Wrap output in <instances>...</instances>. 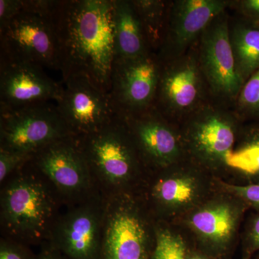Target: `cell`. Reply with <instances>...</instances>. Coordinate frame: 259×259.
I'll use <instances>...</instances> for the list:
<instances>
[{
    "mask_svg": "<svg viewBox=\"0 0 259 259\" xmlns=\"http://www.w3.org/2000/svg\"><path fill=\"white\" fill-rule=\"evenodd\" d=\"M113 0L60 1L56 19L62 79L81 74L108 92L114 61Z\"/></svg>",
    "mask_w": 259,
    "mask_h": 259,
    "instance_id": "obj_1",
    "label": "cell"
},
{
    "mask_svg": "<svg viewBox=\"0 0 259 259\" xmlns=\"http://www.w3.org/2000/svg\"><path fill=\"white\" fill-rule=\"evenodd\" d=\"M59 3L24 1L23 10L0 30V59L60 71V40L56 19Z\"/></svg>",
    "mask_w": 259,
    "mask_h": 259,
    "instance_id": "obj_2",
    "label": "cell"
},
{
    "mask_svg": "<svg viewBox=\"0 0 259 259\" xmlns=\"http://www.w3.org/2000/svg\"><path fill=\"white\" fill-rule=\"evenodd\" d=\"M90 170L107 185H125L141 161L125 121L116 115L96 132L76 137Z\"/></svg>",
    "mask_w": 259,
    "mask_h": 259,
    "instance_id": "obj_3",
    "label": "cell"
},
{
    "mask_svg": "<svg viewBox=\"0 0 259 259\" xmlns=\"http://www.w3.org/2000/svg\"><path fill=\"white\" fill-rule=\"evenodd\" d=\"M248 206L231 194L209 197L183 216L199 250L212 259H228Z\"/></svg>",
    "mask_w": 259,
    "mask_h": 259,
    "instance_id": "obj_4",
    "label": "cell"
},
{
    "mask_svg": "<svg viewBox=\"0 0 259 259\" xmlns=\"http://www.w3.org/2000/svg\"><path fill=\"white\" fill-rule=\"evenodd\" d=\"M0 148L31 156L48 145L74 136L51 102L17 109L0 107Z\"/></svg>",
    "mask_w": 259,
    "mask_h": 259,
    "instance_id": "obj_5",
    "label": "cell"
},
{
    "mask_svg": "<svg viewBox=\"0 0 259 259\" xmlns=\"http://www.w3.org/2000/svg\"><path fill=\"white\" fill-rule=\"evenodd\" d=\"M237 131L231 114L217 107H199L192 112L182 135L185 152L204 171L227 168L226 157L233 150Z\"/></svg>",
    "mask_w": 259,
    "mask_h": 259,
    "instance_id": "obj_6",
    "label": "cell"
},
{
    "mask_svg": "<svg viewBox=\"0 0 259 259\" xmlns=\"http://www.w3.org/2000/svg\"><path fill=\"white\" fill-rule=\"evenodd\" d=\"M55 104L76 137L96 132L117 115L108 92L85 75L62 79V90Z\"/></svg>",
    "mask_w": 259,
    "mask_h": 259,
    "instance_id": "obj_7",
    "label": "cell"
},
{
    "mask_svg": "<svg viewBox=\"0 0 259 259\" xmlns=\"http://www.w3.org/2000/svg\"><path fill=\"white\" fill-rule=\"evenodd\" d=\"M161 68L159 57L153 52L114 62L109 94L116 115H136L153 108Z\"/></svg>",
    "mask_w": 259,
    "mask_h": 259,
    "instance_id": "obj_8",
    "label": "cell"
},
{
    "mask_svg": "<svg viewBox=\"0 0 259 259\" xmlns=\"http://www.w3.org/2000/svg\"><path fill=\"white\" fill-rule=\"evenodd\" d=\"M149 240L147 225L134 201L114 199L104 215L100 259H151Z\"/></svg>",
    "mask_w": 259,
    "mask_h": 259,
    "instance_id": "obj_9",
    "label": "cell"
},
{
    "mask_svg": "<svg viewBox=\"0 0 259 259\" xmlns=\"http://www.w3.org/2000/svg\"><path fill=\"white\" fill-rule=\"evenodd\" d=\"M53 214V201L41 182L32 177L16 179L2 198V216L12 233L28 238L44 234Z\"/></svg>",
    "mask_w": 259,
    "mask_h": 259,
    "instance_id": "obj_10",
    "label": "cell"
},
{
    "mask_svg": "<svg viewBox=\"0 0 259 259\" xmlns=\"http://www.w3.org/2000/svg\"><path fill=\"white\" fill-rule=\"evenodd\" d=\"M198 59L213 95L223 100L238 97L244 82L236 72L226 13L213 19L201 34Z\"/></svg>",
    "mask_w": 259,
    "mask_h": 259,
    "instance_id": "obj_11",
    "label": "cell"
},
{
    "mask_svg": "<svg viewBox=\"0 0 259 259\" xmlns=\"http://www.w3.org/2000/svg\"><path fill=\"white\" fill-rule=\"evenodd\" d=\"M160 61L161 74L153 108L164 117L195 111L206 83L198 56L194 53Z\"/></svg>",
    "mask_w": 259,
    "mask_h": 259,
    "instance_id": "obj_12",
    "label": "cell"
},
{
    "mask_svg": "<svg viewBox=\"0 0 259 259\" xmlns=\"http://www.w3.org/2000/svg\"><path fill=\"white\" fill-rule=\"evenodd\" d=\"M121 117L125 121L141 161L163 169L180 163L185 152L182 136L155 109Z\"/></svg>",
    "mask_w": 259,
    "mask_h": 259,
    "instance_id": "obj_13",
    "label": "cell"
},
{
    "mask_svg": "<svg viewBox=\"0 0 259 259\" xmlns=\"http://www.w3.org/2000/svg\"><path fill=\"white\" fill-rule=\"evenodd\" d=\"M62 90L45 69L30 63L0 59V107L17 109L56 102Z\"/></svg>",
    "mask_w": 259,
    "mask_h": 259,
    "instance_id": "obj_14",
    "label": "cell"
},
{
    "mask_svg": "<svg viewBox=\"0 0 259 259\" xmlns=\"http://www.w3.org/2000/svg\"><path fill=\"white\" fill-rule=\"evenodd\" d=\"M180 165V162L163 168L151 189L153 202L170 217L182 218L209 197L211 183L204 170L197 165Z\"/></svg>",
    "mask_w": 259,
    "mask_h": 259,
    "instance_id": "obj_15",
    "label": "cell"
},
{
    "mask_svg": "<svg viewBox=\"0 0 259 259\" xmlns=\"http://www.w3.org/2000/svg\"><path fill=\"white\" fill-rule=\"evenodd\" d=\"M224 0H178L171 3L166 36L158 57L170 60L183 55L213 19L225 13Z\"/></svg>",
    "mask_w": 259,
    "mask_h": 259,
    "instance_id": "obj_16",
    "label": "cell"
},
{
    "mask_svg": "<svg viewBox=\"0 0 259 259\" xmlns=\"http://www.w3.org/2000/svg\"><path fill=\"white\" fill-rule=\"evenodd\" d=\"M30 160L61 192L79 193L88 188L91 170L75 136L48 145Z\"/></svg>",
    "mask_w": 259,
    "mask_h": 259,
    "instance_id": "obj_17",
    "label": "cell"
},
{
    "mask_svg": "<svg viewBox=\"0 0 259 259\" xmlns=\"http://www.w3.org/2000/svg\"><path fill=\"white\" fill-rule=\"evenodd\" d=\"M102 223L93 207L69 213L58 227V248L68 259H100Z\"/></svg>",
    "mask_w": 259,
    "mask_h": 259,
    "instance_id": "obj_18",
    "label": "cell"
},
{
    "mask_svg": "<svg viewBox=\"0 0 259 259\" xmlns=\"http://www.w3.org/2000/svg\"><path fill=\"white\" fill-rule=\"evenodd\" d=\"M115 61L129 60L152 52L132 1L113 0Z\"/></svg>",
    "mask_w": 259,
    "mask_h": 259,
    "instance_id": "obj_19",
    "label": "cell"
},
{
    "mask_svg": "<svg viewBox=\"0 0 259 259\" xmlns=\"http://www.w3.org/2000/svg\"><path fill=\"white\" fill-rule=\"evenodd\" d=\"M237 74L243 82L259 69V28L244 22L229 26Z\"/></svg>",
    "mask_w": 259,
    "mask_h": 259,
    "instance_id": "obj_20",
    "label": "cell"
},
{
    "mask_svg": "<svg viewBox=\"0 0 259 259\" xmlns=\"http://www.w3.org/2000/svg\"><path fill=\"white\" fill-rule=\"evenodd\" d=\"M150 50H161L166 36L169 3L160 0H131Z\"/></svg>",
    "mask_w": 259,
    "mask_h": 259,
    "instance_id": "obj_21",
    "label": "cell"
},
{
    "mask_svg": "<svg viewBox=\"0 0 259 259\" xmlns=\"http://www.w3.org/2000/svg\"><path fill=\"white\" fill-rule=\"evenodd\" d=\"M227 168L239 172L250 181L259 184V138L250 140L227 156Z\"/></svg>",
    "mask_w": 259,
    "mask_h": 259,
    "instance_id": "obj_22",
    "label": "cell"
},
{
    "mask_svg": "<svg viewBox=\"0 0 259 259\" xmlns=\"http://www.w3.org/2000/svg\"><path fill=\"white\" fill-rule=\"evenodd\" d=\"M185 240L178 233L167 228H158L151 259H187Z\"/></svg>",
    "mask_w": 259,
    "mask_h": 259,
    "instance_id": "obj_23",
    "label": "cell"
},
{
    "mask_svg": "<svg viewBox=\"0 0 259 259\" xmlns=\"http://www.w3.org/2000/svg\"><path fill=\"white\" fill-rule=\"evenodd\" d=\"M238 105L241 111L259 115V69L243 84L238 96Z\"/></svg>",
    "mask_w": 259,
    "mask_h": 259,
    "instance_id": "obj_24",
    "label": "cell"
},
{
    "mask_svg": "<svg viewBox=\"0 0 259 259\" xmlns=\"http://www.w3.org/2000/svg\"><path fill=\"white\" fill-rule=\"evenodd\" d=\"M218 184L223 191L241 199L259 214V184L233 185L223 181H218Z\"/></svg>",
    "mask_w": 259,
    "mask_h": 259,
    "instance_id": "obj_25",
    "label": "cell"
},
{
    "mask_svg": "<svg viewBox=\"0 0 259 259\" xmlns=\"http://www.w3.org/2000/svg\"><path fill=\"white\" fill-rule=\"evenodd\" d=\"M243 258L250 259L259 252V214H253L245 226L243 238Z\"/></svg>",
    "mask_w": 259,
    "mask_h": 259,
    "instance_id": "obj_26",
    "label": "cell"
},
{
    "mask_svg": "<svg viewBox=\"0 0 259 259\" xmlns=\"http://www.w3.org/2000/svg\"><path fill=\"white\" fill-rule=\"evenodd\" d=\"M31 158V155L0 148V181L3 182L15 170L30 161Z\"/></svg>",
    "mask_w": 259,
    "mask_h": 259,
    "instance_id": "obj_27",
    "label": "cell"
},
{
    "mask_svg": "<svg viewBox=\"0 0 259 259\" xmlns=\"http://www.w3.org/2000/svg\"><path fill=\"white\" fill-rule=\"evenodd\" d=\"M23 8V0H0V30L5 28Z\"/></svg>",
    "mask_w": 259,
    "mask_h": 259,
    "instance_id": "obj_28",
    "label": "cell"
},
{
    "mask_svg": "<svg viewBox=\"0 0 259 259\" xmlns=\"http://www.w3.org/2000/svg\"><path fill=\"white\" fill-rule=\"evenodd\" d=\"M0 259H33L28 252L20 245L7 241H2L0 245Z\"/></svg>",
    "mask_w": 259,
    "mask_h": 259,
    "instance_id": "obj_29",
    "label": "cell"
},
{
    "mask_svg": "<svg viewBox=\"0 0 259 259\" xmlns=\"http://www.w3.org/2000/svg\"><path fill=\"white\" fill-rule=\"evenodd\" d=\"M241 9L245 15L259 18V0H244L240 2Z\"/></svg>",
    "mask_w": 259,
    "mask_h": 259,
    "instance_id": "obj_30",
    "label": "cell"
},
{
    "mask_svg": "<svg viewBox=\"0 0 259 259\" xmlns=\"http://www.w3.org/2000/svg\"><path fill=\"white\" fill-rule=\"evenodd\" d=\"M187 259H212L199 250H190L187 251Z\"/></svg>",
    "mask_w": 259,
    "mask_h": 259,
    "instance_id": "obj_31",
    "label": "cell"
},
{
    "mask_svg": "<svg viewBox=\"0 0 259 259\" xmlns=\"http://www.w3.org/2000/svg\"><path fill=\"white\" fill-rule=\"evenodd\" d=\"M36 259H62L61 255L55 250H45L42 252Z\"/></svg>",
    "mask_w": 259,
    "mask_h": 259,
    "instance_id": "obj_32",
    "label": "cell"
},
{
    "mask_svg": "<svg viewBox=\"0 0 259 259\" xmlns=\"http://www.w3.org/2000/svg\"><path fill=\"white\" fill-rule=\"evenodd\" d=\"M256 259H259V252L258 253V255H257Z\"/></svg>",
    "mask_w": 259,
    "mask_h": 259,
    "instance_id": "obj_33",
    "label": "cell"
}]
</instances>
